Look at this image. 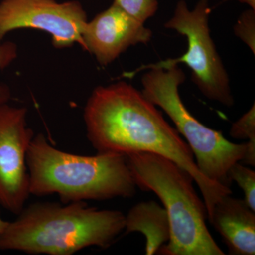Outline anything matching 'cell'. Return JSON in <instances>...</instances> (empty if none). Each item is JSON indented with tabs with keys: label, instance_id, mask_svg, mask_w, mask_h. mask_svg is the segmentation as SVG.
I'll return each instance as SVG.
<instances>
[{
	"label": "cell",
	"instance_id": "obj_1",
	"mask_svg": "<svg viewBox=\"0 0 255 255\" xmlns=\"http://www.w3.org/2000/svg\"><path fill=\"white\" fill-rule=\"evenodd\" d=\"M87 136L98 153L150 152L167 157L194 178L204 198L207 219L231 188L205 177L175 128L142 92L122 81L96 87L84 110Z\"/></svg>",
	"mask_w": 255,
	"mask_h": 255
},
{
	"label": "cell",
	"instance_id": "obj_2",
	"mask_svg": "<svg viewBox=\"0 0 255 255\" xmlns=\"http://www.w3.org/2000/svg\"><path fill=\"white\" fill-rule=\"evenodd\" d=\"M17 216L0 235V251L72 255L92 246L110 248L125 229L123 213L85 201L35 203Z\"/></svg>",
	"mask_w": 255,
	"mask_h": 255
},
{
	"label": "cell",
	"instance_id": "obj_3",
	"mask_svg": "<svg viewBox=\"0 0 255 255\" xmlns=\"http://www.w3.org/2000/svg\"><path fill=\"white\" fill-rule=\"evenodd\" d=\"M26 162L31 195L57 194L68 204L131 198L136 192L127 157L122 154L68 153L38 133L29 146Z\"/></svg>",
	"mask_w": 255,
	"mask_h": 255
},
{
	"label": "cell",
	"instance_id": "obj_4",
	"mask_svg": "<svg viewBox=\"0 0 255 255\" xmlns=\"http://www.w3.org/2000/svg\"><path fill=\"white\" fill-rule=\"evenodd\" d=\"M137 187L153 191L168 215L170 239L158 253L166 255H223L206 226L207 210L194 178L163 156L150 152L126 155Z\"/></svg>",
	"mask_w": 255,
	"mask_h": 255
},
{
	"label": "cell",
	"instance_id": "obj_5",
	"mask_svg": "<svg viewBox=\"0 0 255 255\" xmlns=\"http://www.w3.org/2000/svg\"><path fill=\"white\" fill-rule=\"evenodd\" d=\"M186 75L178 65L150 68L142 75V93L169 116L190 147L201 173L214 182L231 187L228 171L246 154L247 144L229 141L222 132L206 127L183 103L179 88Z\"/></svg>",
	"mask_w": 255,
	"mask_h": 255
},
{
	"label": "cell",
	"instance_id": "obj_6",
	"mask_svg": "<svg viewBox=\"0 0 255 255\" xmlns=\"http://www.w3.org/2000/svg\"><path fill=\"white\" fill-rule=\"evenodd\" d=\"M211 13L209 0H199L191 10L185 0L178 1L173 16L164 26L187 38V51L177 58L142 65L129 73L130 76L150 68L184 63L191 70V80L204 97L225 107H233L235 101L229 76L210 34Z\"/></svg>",
	"mask_w": 255,
	"mask_h": 255
},
{
	"label": "cell",
	"instance_id": "obj_7",
	"mask_svg": "<svg viewBox=\"0 0 255 255\" xmlns=\"http://www.w3.org/2000/svg\"><path fill=\"white\" fill-rule=\"evenodd\" d=\"M88 21L78 1L2 0L0 2V43L10 32L22 28L39 30L51 37L55 48L82 44Z\"/></svg>",
	"mask_w": 255,
	"mask_h": 255
},
{
	"label": "cell",
	"instance_id": "obj_8",
	"mask_svg": "<svg viewBox=\"0 0 255 255\" xmlns=\"http://www.w3.org/2000/svg\"><path fill=\"white\" fill-rule=\"evenodd\" d=\"M34 135L26 108L0 106V205L16 215L31 195L26 158Z\"/></svg>",
	"mask_w": 255,
	"mask_h": 255
},
{
	"label": "cell",
	"instance_id": "obj_9",
	"mask_svg": "<svg viewBox=\"0 0 255 255\" xmlns=\"http://www.w3.org/2000/svg\"><path fill=\"white\" fill-rule=\"evenodd\" d=\"M152 32L145 23L127 14L117 4L87 21L82 48L95 57L102 66L113 63L130 47L147 44Z\"/></svg>",
	"mask_w": 255,
	"mask_h": 255
},
{
	"label": "cell",
	"instance_id": "obj_10",
	"mask_svg": "<svg viewBox=\"0 0 255 255\" xmlns=\"http://www.w3.org/2000/svg\"><path fill=\"white\" fill-rule=\"evenodd\" d=\"M208 220L223 238L229 254L255 255V212L244 199L224 196Z\"/></svg>",
	"mask_w": 255,
	"mask_h": 255
},
{
	"label": "cell",
	"instance_id": "obj_11",
	"mask_svg": "<svg viewBox=\"0 0 255 255\" xmlns=\"http://www.w3.org/2000/svg\"><path fill=\"white\" fill-rule=\"evenodd\" d=\"M125 233H141L145 237V255L158 253L170 239L168 215L153 201L137 204L126 216Z\"/></svg>",
	"mask_w": 255,
	"mask_h": 255
},
{
	"label": "cell",
	"instance_id": "obj_12",
	"mask_svg": "<svg viewBox=\"0 0 255 255\" xmlns=\"http://www.w3.org/2000/svg\"><path fill=\"white\" fill-rule=\"evenodd\" d=\"M231 137L241 140H248L244 158L241 162L248 165H255V105L243 114L237 122L233 124L230 130Z\"/></svg>",
	"mask_w": 255,
	"mask_h": 255
},
{
	"label": "cell",
	"instance_id": "obj_13",
	"mask_svg": "<svg viewBox=\"0 0 255 255\" xmlns=\"http://www.w3.org/2000/svg\"><path fill=\"white\" fill-rule=\"evenodd\" d=\"M228 177L231 182H236L243 189L244 201L255 212V172L245 167L241 162H236L228 171Z\"/></svg>",
	"mask_w": 255,
	"mask_h": 255
},
{
	"label": "cell",
	"instance_id": "obj_14",
	"mask_svg": "<svg viewBox=\"0 0 255 255\" xmlns=\"http://www.w3.org/2000/svg\"><path fill=\"white\" fill-rule=\"evenodd\" d=\"M113 3L144 23L156 14L159 6L157 0H114Z\"/></svg>",
	"mask_w": 255,
	"mask_h": 255
},
{
	"label": "cell",
	"instance_id": "obj_15",
	"mask_svg": "<svg viewBox=\"0 0 255 255\" xmlns=\"http://www.w3.org/2000/svg\"><path fill=\"white\" fill-rule=\"evenodd\" d=\"M234 33L255 54V10L243 11L234 26Z\"/></svg>",
	"mask_w": 255,
	"mask_h": 255
},
{
	"label": "cell",
	"instance_id": "obj_16",
	"mask_svg": "<svg viewBox=\"0 0 255 255\" xmlns=\"http://www.w3.org/2000/svg\"><path fill=\"white\" fill-rule=\"evenodd\" d=\"M18 56V47L12 41L0 43V70L9 67ZM11 99V90L5 84L0 83V106L7 104Z\"/></svg>",
	"mask_w": 255,
	"mask_h": 255
},
{
	"label": "cell",
	"instance_id": "obj_17",
	"mask_svg": "<svg viewBox=\"0 0 255 255\" xmlns=\"http://www.w3.org/2000/svg\"><path fill=\"white\" fill-rule=\"evenodd\" d=\"M228 1H232V0H223V2ZM236 1H239L242 4L248 5L251 9L255 10V0H236Z\"/></svg>",
	"mask_w": 255,
	"mask_h": 255
},
{
	"label": "cell",
	"instance_id": "obj_18",
	"mask_svg": "<svg viewBox=\"0 0 255 255\" xmlns=\"http://www.w3.org/2000/svg\"><path fill=\"white\" fill-rule=\"evenodd\" d=\"M8 224H9V221H5L2 219L1 216V211H0V235L4 232V230L7 227Z\"/></svg>",
	"mask_w": 255,
	"mask_h": 255
}]
</instances>
